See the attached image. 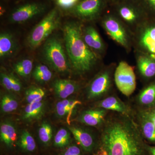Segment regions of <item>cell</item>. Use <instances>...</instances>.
I'll return each instance as SVG.
<instances>
[{
    "mask_svg": "<svg viewBox=\"0 0 155 155\" xmlns=\"http://www.w3.org/2000/svg\"><path fill=\"white\" fill-rule=\"evenodd\" d=\"M17 128L15 124L10 121H5L0 126L1 141L8 148H11L17 145Z\"/></svg>",
    "mask_w": 155,
    "mask_h": 155,
    "instance_id": "obj_12",
    "label": "cell"
},
{
    "mask_svg": "<svg viewBox=\"0 0 155 155\" xmlns=\"http://www.w3.org/2000/svg\"><path fill=\"white\" fill-rule=\"evenodd\" d=\"M107 110L97 107L83 112L78 117V121L91 126H98L104 120Z\"/></svg>",
    "mask_w": 155,
    "mask_h": 155,
    "instance_id": "obj_10",
    "label": "cell"
},
{
    "mask_svg": "<svg viewBox=\"0 0 155 155\" xmlns=\"http://www.w3.org/2000/svg\"><path fill=\"white\" fill-rule=\"evenodd\" d=\"M82 35L84 40L89 48L95 50H101L103 43L97 31L94 27L88 26L85 28Z\"/></svg>",
    "mask_w": 155,
    "mask_h": 155,
    "instance_id": "obj_19",
    "label": "cell"
},
{
    "mask_svg": "<svg viewBox=\"0 0 155 155\" xmlns=\"http://www.w3.org/2000/svg\"><path fill=\"white\" fill-rule=\"evenodd\" d=\"M140 130L143 136L148 141L155 143V125L144 112L140 116Z\"/></svg>",
    "mask_w": 155,
    "mask_h": 155,
    "instance_id": "obj_18",
    "label": "cell"
},
{
    "mask_svg": "<svg viewBox=\"0 0 155 155\" xmlns=\"http://www.w3.org/2000/svg\"><path fill=\"white\" fill-rule=\"evenodd\" d=\"M1 82L2 86L9 92H13L10 74L5 72H1Z\"/></svg>",
    "mask_w": 155,
    "mask_h": 155,
    "instance_id": "obj_30",
    "label": "cell"
},
{
    "mask_svg": "<svg viewBox=\"0 0 155 155\" xmlns=\"http://www.w3.org/2000/svg\"><path fill=\"white\" fill-rule=\"evenodd\" d=\"M101 6V0H84L75 7L73 13L81 18L89 19L95 16Z\"/></svg>",
    "mask_w": 155,
    "mask_h": 155,
    "instance_id": "obj_13",
    "label": "cell"
},
{
    "mask_svg": "<svg viewBox=\"0 0 155 155\" xmlns=\"http://www.w3.org/2000/svg\"><path fill=\"white\" fill-rule=\"evenodd\" d=\"M42 57L48 65L59 74L66 75L70 72V62L61 40L57 36L51 37L46 40Z\"/></svg>",
    "mask_w": 155,
    "mask_h": 155,
    "instance_id": "obj_3",
    "label": "cell"
},
{
    "mask_svg": "<svg viewBox=\"0 0 155 155\" xmlns=\"http://www.w3.org/2000/svg\"><path fill=\"white\" fill-rule=\"evenodd\" d=\"M75 140L84 150L91 152L95 146L94 137L88 130L78 126H71L69 127Z\"/></svg>",
    "mask_w": 155,
    "mask_h": 155,
    "instance_id": "obj_8",
    "label": "cell"
},
{
    "mask_svg": "<svg viewBox=\"0 0 155 155\" xmlns=\"http://www.w3.org/2000/svg\"><path fill=\"white\" fill-rule=\"evenodd\" d=\"M110 83V77L109 72H104L100 74L91 84L87 90V99L92 100L103 97L107 92Z\"/></svg>",
    "mask_w": 155,
    "mask_h": 155,
    "instance_id": "obj_7",
    "label": "cell"
},
{
    "mask_svg": "<svg viewBox=\"0 0 155 155\" xmlns=\"http://www.w3.org/2000/svg\"><path fill=\"white\" fill-rule=\"evenodd\" d=\"M17 145L22 151L32 153L36 150V144L32 135L26 130H22L17 140Z\"/></svg>",
    "mask_w": 155,
    "mask_h": 155,
    "instance_id": "obj_21",
    "label": "cell"
},
{
    "mask_svg": "<svg viewBox=\"0 0 155 155\" xmlns=\"http://www.w3.org/2000/svg\"><path fill=\"white\" fill-rule=\"evenodd\" d=\"M45 9V6L39 3H30L23 5L13 11L10 16V21L14 23L26 22L40 14Z\"/></svg>",
    "mask_w": 155,
    "mask_h": 155,
    "instance_id": "obj_6",
    "label": "cell"
},
{
    "mask_svg": "<svg viewBox=\"0 0 155 155\" xmlns=\"http://www.w3.org/2000/svg\"><path fill=\"white\" fill-rule=\"evenodd\" d=\"M32 75L34 79L40 83H46L50 81L53 76L51 69L46 65L40 64L35 68Z\"/></svg>",
    "mask_w": 155,
    "mask_h": 155,
    "instance_id": "obj_23",
    "label": "cell"
},
{
    "mask_svg": "<svg viewBox=\"0 0 155 155\" xmlns=\"http://www.w3.org/2000/svg\"><path fill=\"white\" fill-rule=\"evenodd\" d=\"M71 140L70 133L65 128L59 130L54 138V145L58 148H64L67 147Z\"/></svg>",
    "mask_w": 155,
    "mask_h": 155,
    "instance_id": "obj_28",
    "label": "cell"
},
{
    "mask_svg": "<svg viewBox=\"0 0 155 155\" xmlns=\"http://www.w3.org/2000/svg\"><path fill=\"white\" fill-rule=\"evenodd\" d=\"M45 110V104L43 101L28 104L25 107L22 118L26 122H31L39 120L43 116Z\"/></svg>",
    "mask_w": 155,
    "mask_h": 155,
    "instance_id": "obj_16",
    "label": "cell"
},
{
    "mask_svg": "<svg viewBox=\"0 0 155 155\" xmlns=\"http://www.w3.org/2000/svg\"><path fill=\"white\" fill-rule=\"evenodd\" d=\"M141 43L150 54L155 55V25L149 26L145 30Z\"/></svg>",
    "mask_w": 155,
    "mask_h": 155,
    "instance_id": "obj_22",
    "label": "cell"
},
{
    "mask_svg": "<svg viewBox=\"0 0 155 155\" xmlns=\"http://www.w3.org/2000/svg\"><path fill=\"white\" fill-rule=\"evenodd\" d=\"M46 92L43 89L32 86L25 91V99L28 104L40 102L43 101L45 96Z\"/></svg>",
    "mask_w": 155,
    "mask_h": 155,
    "instance_id": "obj_25",
    "label": "cell"
},
{
    "mask_svg": "<svg viewBox=\"0 0 155 155\" xmlns=\"http://www.w3.org/2000/svg\"><path fill=\"white\" fill-rule=\"evenodd\" d=\"M81 102L78 100L71 99L69 104V110L68 116H67V122L70 125V119L71 118V115L72 114L73 110L77 107V105L81 104Z\"/></svg>",
    "mask_w": 155,
    "mask_h": 155,
    "instance_id": "obj_35",
    "label": "cell"
},
{
    "mask_svg": "<svg viewBox=\"0 0 155 155\" xmlns=\"http://www.w3.org/2000/svg\"><path fill=\"white\" fill-rule=\"evenodd\" d=\"M104 26L110 36L122 45H127V40L126 34L117 20L113 18H108L104 22Z\"/></svg>",
    "mask_w": 155,
    "mask_h": 155,
    "instance_id": "obj_14",
    "label": "cell"
},
{
    "mask_svg": "<svg viewBox=\"0 0 155 155\" xmlns=\"http://www.w3.org/2000/svg\"><path fill=\"white\" fill-rule=\"evenodd\" d=\"M149 1L150 5L153 7L155 3V0H149Z\"/></svg>",
    "mask_w": 155,
    "mask_h": 155,
    "instance_id": "obj_39",
    "label": "cell"
},
{
    "mask_svg": "<svg viewBox=\"0 0 155 155\" xmlns=\"http://www.w3.org/2000/svg\"><path fill=\"white\" fill-rule=\"evenodd\" d=\"M145 112L153 121L155 125V107L150 108L147 110L145 111Z\"/></svg>",
    "mask_w": 155,
    "mask_h": 155,
    "instance_id": "obj_36",
    "label": "cell"
},
{
    "mask_svg": "<svg viewBox=\"0 0 155 155\" xmlns=\"http://www.w3.org/2000/svg\"><path fill=\"white\" fill-rule=\"evenodd\" d=\"M95 155H107V153L104 150V149H103L102 148H101V150H100L99 151H98V152Z\"/></svg>",
    "mask_w": 155,
    "mask_h": 155,
    "instance_id": "obj_37",
    "label": "cell"
},
{
    "mask_svg": "<svg viewBox=\"0 0 155 155\" xmlns=\"http://www.w3.org/2000/svg\"><path fill=\"white\" fill-rule=\"evenodd\" d=\"M33 62L28 58L22 59L14 64L15 72L22 78H27L30 75L33 69Z\"/></svg>",
    "mask_w": 155,
    "mask_h": 155,
    "instance_id": "obj_24",
    "label": "cell"
},
{
    "mask_svg": "<svg viewBox=\"0 0 155 155\" xmlns=\"http://www.w3.org/2000/svg\"><path fill=\"white\" fill-rule=\"evenodd\" d=\"M153 7L154 8H155V3L154 5H153Z\"/></svg>",
    "mask_w": 155,
    "mask_h": 155,
    "instance_id": "obj_40",
    "label": "cell"
},
{
    "mask_svg": "<svg viewBox=\"0 0 155 155\" xmlns=\"http://www.w3.org/2000/svg\"><path fill=\"white\" fill-rule=\"evenodd\" d=\"M97 107L107 110L115 111L125 116H129L130 114L128 107L116 97L110 96L105 98L97 104Z\"/></svg>",
    "mask_w": 155,
    "mask_h": 155,
    "instance_id": "obj_15",
    "label": "cell"
},
{
    "mask_svg": "<svg viewBox=\"0 0 155 155\" xmlns=\"http://www.w3.org/2000/svg\"><path fill=\"white\" fill-rule=\"evenodd\" d=\"M149 150L151 155H155V147H149L148 148Z\"/></svg>",
    "mask_w": 155,
    "mask_h": 155,
    "instance_id": "obj_38",
    "label": "cell"
},
{
    "mask_svg": "<svg viewBox=\"0 0 155 155\" xmlns=\"http://www.w3.org/2000/svg\"><path fill=\"white\" fill-rule=\"evenodd\" d=\"M142 134L129 116L120 114L106 122L101 137V148L107 155H144Z\"/></svg>",
    "mask_w": 155,
    "mask_h": 155,
    "instance_id": "obj_1",
    "label": "cell"
},
{
    "mask_svg": "<svg viewBox=\"0 0 155 155\" xmlns=\"http://www.w3.org/2000/svg\"><path fill=\"white\" fill-rule=\"evenodd\" d=\"M18 101L13 94H6L3 96L1 99V111L5 114L14 112L18 108Z\"/></svg>",
    "mask_w": 155,
    "mask_h": 155,
    "instance_id": "obj_26",
    "label": "cell"
},
{
    "mask_svg": "<svg viewBox=\"0 0 155 155\" xmlns=\"http://www.w3.org/2000/svg\"><path fill=\"white\" fill-rule=\"evenodd\" d=\"M18 44L16 38L11 32L4 31L0 34V58L7 59L12 57L17 51Z\"/></svg>",
    "mask_w": 155,
    "mask_h": 155,
    "instance_id": "obj_11",
    "label": "cell"
},
{
    "mask_svg": "<svg viewBox=\"0 0 155 155\" xmlns=\"http://www.w3.org/2000/svg\"><path fill=\"white\" fill-rule=\"evenodd\" d=\"M65 46L70 64L77 73L83 74L93 67L97 58L84 40L80 25L67 22L64 27Z\"/></svg>",
    "mask_w": 155,
    "mask_h": 155,
    "instance_id": "obj_2",
    "label": "cell"
},
{
    "mask_svg": "<svg viewBox=\"0 0 155 155\" xmlns=\"http://www.w3.org/2000/svg\"><path fill=\"white\" fill-rule=\"evenodd\" d=\"M60 24V17L57 9H54L33 28L27 38V44L31 49L37 48L43 42L58 28Z\"/></svg>",
    "mask_w": 155,
    "mask_h": 155,
    "instance_id": "obj_4",
    "label": "cell"
},
{
    "mask_svg": "<svg viewBox=\"0 0 155 155\" xmlns=\"http://www.w3.org/2000/svg\"><path fill=\"white\" fill-rule=\"evenodd\" d=\"M53 87L56 97L64 100L77 91L79 85L73 81L58 79L53 82Z\"/></svg>",
    "mask_w": 155,
    "mask_h": 155,
    "instance_id": "obj_9",
    "label": "cell"
},
{
    "mask_svg": "<svg viewBox=\"0 0 155 155\" xmlns=\"http://www.w3.org/2000/svg\"><path fill=\"white\" fill-rule=\"evenodd\" d=\"M71 101V99H66L62 100L56 104L55 111L58 117L62 118L68 116Z\"/></svg>",
    "mask_w": 155,
    "mask_h": 155,
    "instance_id": "obj_29",
    "label": "cell"
},
{
    "mask_svg": "<svg viewBox=\"0 0 155 155\" xmlns=\"http://www.w3.org/2000/svg\"><path fill=\"white\" fill-rule=\"evenodd\" d=\"M38 135L40 140L43 144L45 145L49 144L53 137V128L51 125L47 122H43L39 127Z\"/></svg>",
    "mask_w": 155,
    "mask_h": 155,
    "instance_id": "obj_27",
    "label": "cell"
},
{
    "mask_svg": "<svg viewBox=\"0 0 155 155\" xmlns=\"http://www.w3.org/2000/svg\"><path fill=\"white\" fill-rule=\"evenodd\" d=\"M140 72L146 78H152L155 76V55L142 56L137 61Z\"/></svg>",
    "mask_w": 155,
    "mask_h": 155,
    "instance_id": "obj_17",
    "label": "cell"
},
{
    "mask_svg": "<svg viewBox=\"0 0 155 155\" xmlns=\"http://www.w3.org/2000/svg\"><path fill=\"white\" fill-rule=\"evenodd\" d=\"M13 92L19 93L22 90V84L19 78L13 73L10 74Z\"/></svg>",
    "mask_w": 155,
    "mask_h": 155,
    "instance_id": "obj_32",
    "label": "cell"
},
{
    "mask_svg": "<svg viewBox=\"0 0 155 155\" xmlns=\"http://www.w3.org/2000/svg\"><path fill=\"white\" fill-rule=\"evenodd\" d=\"M116 86L122 94L128 97L133 93L136 87L135 74L133 68L126 62L119 63L115 71Z\"/></svg>",
    "mask_w": 155,
    "mask_h": 155,
    "instance_id": "obj_5",
    "label": "cell"
},
{
    "mask_svg": "<svg viewBox=\"0 0 155 155\" xmlns=\"http://www.w3.org/2000/svg\"><path fill=\"white\" fill-rule=\"evenodd\" d=\"M59 7L63 9H67L72 8L78 2L77 0H56Z\"/></svg>",
    "mask_w": 155,
    "mask_h": 155,
    "instance_id": "obj_34",
    "label": "cell"
},
{
    "mask_svg": "<svg viewBox=\"0 0 155 155\" xmlns=\"http://www.w3.org/2000/svg\"><path fill=\"white\" fill-rule=\"evenodd\" d=\"M62 155H82L80 148L75 145L69 146Z\"/></svg>",
    "mask_w": 155,
    "mask_h": 155,
    "instance_id": "obj_33",
    "label": "cell"
},
{
    "mask_svg": "<svg viewBox=\"0 0 155 155\" xmlns=\"http://www.w3.org/2000/svg\"><path fill=\"white\" fill-rule=\"evenodd\" d=\"M141 105L150 108L155 107V82L150 84L143 90L137 97Z\"/></svg>",
    "mask_w": 155,
    "mask_h": 155,
    "instance_id": "obj_20",
    "label": "cell"
},
{
    "mask_svg": "<svg viewBox=\"0 0 155 155\" xmlns=\"http://www.w3.org/2000/svg\"><path fill=\"white\" fill-rule=\"evenodd\" d=\"M79 1V0H77V1Z\"/></svg>",
    "mask_w": 155,
    "mask_h": 155,
    "instance_id": "obj_41",
    "label": "cell"
},
{
    "mask_svg": "<svg viewBox=\"0 0 155 155\" xmlns=\"http://www.w3.org/2000/svg\"><path fill=\"white\" fill-rule=\"evenodd\" d=\"M120 14L121 17L126 21L131 22L135 20L136 16L131 9L127 7H122L120 9Z\"/></svg>",
    "mask_w": 155,
    "mask_h": 155,
    "instance_id": "obj_31",
    "label": "cell"
}]
</instances>
